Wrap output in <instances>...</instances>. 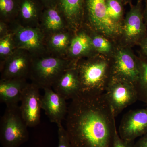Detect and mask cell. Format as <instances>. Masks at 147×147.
Segmentation results:
<instances>
[{
  "mask_svg": "<svg viewBox=\"0 0 147 147\" xmlns=\"http://www.w3.org/2000/svg\"><path fill=\"white\" fill-rule=\"evenodd\" d=\"M115 117L104 93L80 92L71 99L65 117L71 147H112Z\"/></svg>",
  "mask_w": 147,
  "mask_h": 147,
  "instance_id": "obj_1",
  "label": "cell"
},
{
  "mask_svg": "<svg viewBox=\"0 0 147 147\" xmlns=\"http://www.w3.org/2000/svg\"><path fill=\"white\" fill-rule=\"evenodd\" d=\"M80 60L76 68L81 84V92L93 94L105 92L111 78L110 58L96 55Z\"/></svg>",
  "mask_w": 147,
  "mask_h": 147,
  "instance_id": "obj_2",
  "label": "cell"
},
{
  "mask_svg": "<svg viewBox=\"0 0 147 147\" xmlns=\"http://www.w3.org/2000/svg\"><path fill=\"white\" fill-rule=\"evenodd\" d=\"M76 64L65 57L42 56L34 58L30 77L32 83L40 89L52 88L66 69Z\"/></svg>",
  "mask_w": 147,
  "mask_h": 147,
  "instance_id": "obj_3",
  "label": "cell"
},
{
  "mask_svg": "<svg viewBox=\"0 0 147 147\" xmlns=\"http://www.w3.org/2000/svg\"><path fill=\"white\" fill-rule=\"evenodd\" d=\"M28 126L21 115L20 106L6 107L0 125L3 147H19L29 138Z\"/></svg>",
  "mask_w": 147,
  "mask_h": 147,
  "instance_id": "obj_4",
  "label": "cell"
},
{
  "mask_svg": "<svg viewBox=\"0 0 147 147\" xmlns=\"http://www.w3.org/2000/svg\"><path fill=\"white\" fill-rule=\"evenodd\" d=\"M85 9L92 31L115 41L119 39L122 27L110 19L107 11L106 0H86Z\"/></svg>",
  "mask_w": 147,
  "mask_h": 147,
  "instance_id": "obj_5",
  "label": "cell"
},
{
  "mask_svg": "<svg viewBox=\"0 0 147 147\" xmlns=\"http://www.w3.org/2000/svg\"><path fill=\"white\" fill-rule=\"evenodd\" d=\"M110 59L111 78L135 87L139 77V57L134 55L130 47L117 44Z\"/></svg>",
  "mask_w": 147,
  "mask_h": 147,
  "instance_id": "obj_6",
  "label": "cell"
},
{
  "mask_svg": "<svg viewBox=\"0 0 147 147\" xmlns=\"http://www.w3.org/2000/svg\"><path fill=\"white\" fill-rule=\"evenodd\" d=\"M147 35L142 1H138L136 5L131 7L124 18L119 43L129 47L139 45Z\"/></svg>",
  "mask_w": 147,
  "mask_h": 147,
  "instance_id": "obj_7",
  "label": "cell"
},
{
  "mask_svg": "<svg viewBox=\"0 0 147 147\" xmlns=\"http://www.w3.org/2000/svg\"><path fill=\"white\" fill-rule=\"evenodd\" d=\"M16 49L28 52L34 58L40 57L45 51V34L41 28L17 24L11 32Z\"/></svg>",
  "mask_w": 147,
  "mask_h": 147,
  "instance_id": "obj_8",
  "label": "cell"
},
{
  "mask_svg": "<svg viewBox=\"0 0 147 147\" xmlns=\"http://www.w3.org/2000/svg\"><path fill=\"white\" fill-rule=\"evenodd\" d=\"M104 94L115 117L138 100L137 91L133 85L112 78Z\"/></svg>",
  "mask_w": 147,
  "mask_h": 147,
  "instance_id": "obj_9",
  "label": "cell"
},
{
  "mask_svg": "<svg viewBox=\"0 0 147 147\" xmlns=\"http://www.w3.org/2000/svg\"><path fill=\"white\" fill-rule=\"evenodd\" d=\"M34 58L26 51L16 49L1 63V79H26L30 76Z\"/></svg>",
  "mask_w": 147,
  "mask_h": 147,
  "instance_id": "obj_10",
  "label": "cell"
},
{
  "mask_svg": "<svg viewBox=\"0 0 147 147\" xmlns=\"http://www.w3.org/2000/svg\"><path fill=\"white\" fill-rule=\"evenodd\" d=\"M39 89L35 84H28L21 98L20 111L28 127L36 126L40 122L42 104Z\"/></svg>",
  "mask_w": 147,
  "mask_h": 147,
  "instance_id": "obj_11",
  "label": "cell"
},
{
  "mask_svg": "<svg viewBox=\"0 0 147 147\" xmlns=\"http://www.w3.org/2000/svg\"><path fill=\"white\" fill-rule=\"evenodd\" d=\"M118 133L121 139L130 142L147 134V108L127 113L121 121Z\"/></svg>",
  "mask_w": 147,
  "mask_h": 147,
  "instance_id": "obj_12",
  "label": "cell"
},
{
  "mask_svg": "<svg viewBox=\"0 0 147 147\" xmlns=\"http://www.w3.org/2000/svg\"><path fill=\"white\" fill-rule=\"evenodd\" d=\"M43 90L44 94L41 96L42 109L51 122L57 125L61 124L65 118L68 109L66 100L52 88H45Z\"/></svg>",
  "mask_w": 147,
  "mask_h": 147,
  "instance_id": "obj_13",
  "label": "cell"
},
{
  "mask_svg": "<svg viewBox=\"0 0 147 147\" xmlns=\"http://www.w3.org/2000/svg\"><path fill=\"white\" fill-rule=\"evenodd\" d=\"M53 90L66 100L73 99L81 92L76 65L66 69L53 85Z\"/></svg>",
  "mask_w": 147,
  "mask_h": 147,
  "instance_id": "obj_14",
  "label": "cell"
},
{
  "mask_svg": "<svg viewBox=\"0 0 147 147\" xmlns=\"http://www.w3.org/2000/svg\"><path fill=\"white\" fill-rule=\"evenodd\" d=\"M75 32L69 47L67 58L77 63L83 58L97 55L93 47L90 33L79 30Z\"/></svg>",
  "mask_w": 147,
  "mask_h": 147,
  "instance_id": "obj_15",
  "label": "cell"
},
{
  "mask_svg": "<svg viewBox=\"0 0 147 147\" xmlns=\"http://www.w3.org/2000/svg\"><path fill=\"white\" fill-rule=\"evenodd\" d=\"M86 0H57L69 28L74 32L80 29L84 18Z\"/></svg>",
  "mask_w": 147,
  "mask_h": 147,
  "instance_id": "obj_16",
  "label": "cell"
},
{
  "mask_svg": "<svg viewBox=\"0 0 147 147\" xmlns=\"http://www.w3.org/2000/svg\"><path fill=\"white\" fill-rule=\"evenodd\" d=\"M26 79H5L0 81V101L6 107L17 106L21 102L28 85Z\"/></svg>",
  "mask_w": 147,
  "mask_h": 147,
  "instance_id": "obj_17",
  "label": "cell"
},
{
  "mask_svg": "<svg viewBox=\"0 0 147 147\" xmlns=\"http://www.w3.org/2000/svg\"><path fill=\"white\" fill-rule=\"evenodd\" d=\"M41 28L45 34H53L68 28L57 3L45 7L41 15Z\"/></svg>",
  "mask_w": 147,
  "mask_h": 147,
  "instance_id": "obj_18",
  "label": "cell"
},
{
  "mask_svg": "<svg viewBox=\"0 0 147 147\" xmlns=\"http://www.w3.org/2000/svg\"><path fill=\"white\" fill-rule=\"evenodd\" d=\"M39 5L36 0H20L18 15L25 26L37 27L41 17Z\"/></svg>",
  "mask_w": 147,
  "mask_h": 147,
  "instance_id": "obj_19",
  "label": "cell"
},
{
  "mask_svg": "<svg viewBox=\"0 0 147 147\" xmlns=\"http://www.w3.org/2000/svg\"><path fill=\"white\" fill-rule=\"evenodd\" d=\"M73 35L67 29L49 35L46 40L47 49L57 55H67Z\"/></svg>",
  "mask_w": 147,
  "mask_h": 147,
  "instance_id": "obj_20",
  "label": "cell"
},
{
  "mask_svg": "<svg viewBox=\"0 0 147 147\" xmlns=\"http://www.w3.org/2000/svg\"><path fill=\"white\" fill-rule=\"evenodd\" d=\"M90 35L95 53L97 55L111 58L115 53L117 45L115 41L92 31Z\"/></svg>",
  "mask_w": 147,
  "mask_h": 147,
  "instance_id": "obj_21",
  "label": "cell"
},
{
  "mask_svg": "<svg viewBox=\"0 0 147 147\" xmlns=\"http://www.w3.org/2000/svg\"><path fill=\"white\" fill-rule=\"evenodd\" d=\"M139 74L135 88L138 100L147 103V59L142 56L139 57Z\"/></svg>",
  "mask_w": 147,
  "mask_h": 147,
  "instance_id": "obj_22",
  "label": "cell"
},
{
  "mask_svg": "<svg viewBox=\"0 0 147 147\" xmlns=\"http://www.w3.org/2000/svg\"><path fill=\"white\" fill-rule=\"evenodd\" d=\"M20 0H0V14L2 20L10 21L18 16Z\"/></svg>",
  "mask_w": 147,
  "mask_h": 147,
  "instance_id": "obj_23",
  "label": "cell"
},
{
  "mask_svg": "<svg viewBox=\"0 0 147 147\" xmlns=\"http://www.w3.org/2000/svg\"><path fill=\"white\" fill-rule=\"evenodd\" d=\"M108 14L115 24L122 27L124 20L123 3L121 0H106Z\"/></svg>",
  "mask_w": 147,
  "mask_h": 147,
  "instance_id": "obj_24",
  "label": "cell"
},
{
  "mask_svg": "<svg viewBox=\"0 0 147 147\" xmlns=\"http://www.w3.org/2000/svg\"><path fill=\"white\" fill-rule=\"evenodd\" d=\"M16 49L13 34L11 32L1 37L0 58L1 63L12 55Z\"/></svg>",
  "mask_w": 147,
  "mask_h": 147,
  "instance_id": "obj_25",
  "label": "cell"
},
{
  "mask_svg": "<svg viewBox=\"0 0 147 147\" xmlns=\"http://www.w3.org/2000/svg\"><path fill=\"white\" fill-rule=\"evenodd\" d=\"M58 144L57 147H71L65 128L61 124L57 125Z\"/></svg>",
  "mask_w": 147,
  "mask_h": 147,
  "instance_id": "obj_26",
  "label": "cell"
},
{
  "mask_svg": "<svg viewBox=\"0 0 147 147\" xmlns=\"http://www.w3.org/2000/svg\"><path fill=\"white\" fill-rule=\"evenodd\" d=\"M112 147H135L134 142H127L121 138L117 129L115 131Z\"/></svg>",
  "mask_w": 147,
  "mask_h": 147,
  "instance_id": "obj_27",
  "label": "cell"
},
{
  "mask_svg": "<svg viewBox=\"0 0 147 147\" xmlns=\"http://www.w3.org/2000/svg\"><path fill=\"white\" fill-rule=\"evenodd\" d=\"M141 56L147 59V35L139 43Z\"/></svg>",
  "mask_w": 147,
  "mask_h": 147,
  "instance_id": "obj_28",
  "label": "cell"
},
{
  "mask_svg": "<svg viewBox=\"0 0 147 147\" xmlns=\"http://www.w3.org/2000/svg\"><path fill=\"white\" fill-rule=\"evenodd\" d=\"M135 147H147V134L141 137L135 143Z\"/></svg>",
  "mask_w": 147,
  "mask_h": 147,
  "instance_id": "obj_29",
  "label": "cell"
},
{
  "mask_svg": "<svg viewBox=\"0 0 147 147\" xmlns=\"http://www.w3.org/2000/svg\"><path fill=\"white\" fill-rule=\"evenodd\" d=\"M8 29L5 22L1 20L0 22V36L1 37L9 33Z\"/></svg>",
  "mask_w": 147,
  "mask_h": 147,
  "instance_id": "obj_30",
  "label": "cell"
},
{
  "mask_svg": "<svg viewBox=\"0 0 147 147\" xmlns=\"http://www.w3.org/2000/svg\"><path fill=\"white\" fill-rule=\"evenodd\" d=\"M45 7H48L57 4V0H39Z\"/></svg>",
  "mask_w": 147,
  "mask_h": 147,
  "instance_id": "obj_31",
  "label": "cell"
},
{
  "mask_svg": "<svg viewBox=\"0 0 147 147\" xmlns=\"http://www.w3.org/2000/svg\"><path fill=\"white\" fill-rule=\"evenodd\" d=\"M143 14L145 24L147 25V0H145V7L144 10L143 11Z\"/></svg>",
  "mask_w": 147,
  "mask_h": 147,
  "instance_id": "obj_32",
  "label": "cell"
},
{
  "mask_svg": "<svg viewBox=\"0 0 147 147\" xmlns=\"http://www.w3.org/2000/svg\"><path fill=\"white\" fill-rule=\"evenodd\" d=\"M121 1L123 3H126L128 2L129 0H121Z\"/></svg>",
  "mask_w": 147,
  "mask_h": 147,
  "instance_id": "obj_33",
  "label": "cell"
},
{
  "mask_svg": "<svg viewBox=\"0 0 147 147\" xmlns=\"http://www.w3.org/2000/svg\"><path fill=\"white\" fill-rule=\"evenodd\" d=\"M138 1H142V0H138Z\"/></svg>",
  "mask_w": 147,
  "mask_h": 147,
  "instance_id": "obj_34",
  "label": "cell"
},
{
  "mask_svg": "<svg viewBox=\"0 0 147 147\" xmlns=\"http://www.w3.org/2000/svg\"><path fill=\"white\" fill-rule=\"evenodd\" d=\"M146 105H147V103H146Z\"/></svg>",
  "mask_w": 147,
  "mask_h": 147,
  "instance_id": "obj_35",
  "label": "cell"
}]
</instances>
